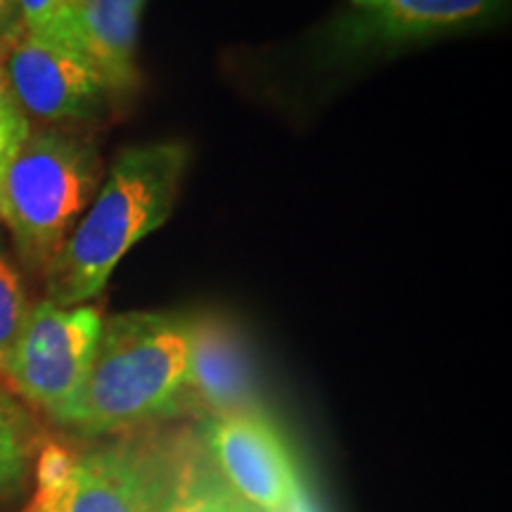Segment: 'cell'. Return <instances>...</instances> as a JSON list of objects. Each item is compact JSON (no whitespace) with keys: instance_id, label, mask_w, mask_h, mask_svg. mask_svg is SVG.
I'll return each mask as SVG.
<instances>
[{"instance_id":"obj_20","label":"cell","mask_w":512,"mask_h":512,"mask_svg":"<svg viewBox=\"0 0 512 512\" xmlns=\"http://www.w3.org/2000/svg\"><path fill=\"white\" fill-rule=\"evenodd\" d=\"M64 3H67L72 10H76V8H79V5L86 3V0H64Z\"/></svg>"},{"instance_id":"obj_4","label":"cell","mask_w":512,"mask_h":512,"mask_svg":"<svg viewBox=\"0 0 512 512\" xmlns=\"http://www.w3.org/2000/svg\"><path fill=\"white\" fill-rule=\"evenodd\" d=\"M176 441L119 434L91 446L46 439L22 512H164Z\"/></svg>"},{"instance_id":"obj_16","label":"cell","mask_w":512,"mask_h":512,"mask_svg":"<svg viewBox=\"0 0 512 512\" xmlns=\"http://www.w3.org/2000/svg\"><path fill=\"white\" fill-rule=\"evenodd\" d=\"M15 15H17V3L15 0H0V38L15 27Z\"/></svg>"},{"instance_id":"obj_13","label":"cell","mask_w":512,"mask_h":512,"mask_svg":"<svg viewBox=\"0 0 512 512\" xmlns=\"http://www.w3.org/2000/svg\"><path fill=\"white\" fill-rule=\"evenodd\" d=\"M29 311L31 304L24 278L15 261L10 259L3 235H0V361L8 356L12 344L17 342Z\"/></svg>"},{"instance_id":"obj_11","label":"cell","mask_w":512,"mask_h":512,"mask_svg":"<svg viewBox=\"0 0 512 512\" xmlns=\"http://www.w3.org/2000/svg\"><path fill=\"white\" fill-rule=\"evenodd\" d=\"M164 512H259L230 489L200 437L176 439L174 475Z\"/></svg>"},{"instance_id":"obj_3","label":"cell","mask_w":512,"mask_h":512,"mask_svg":"<svg viewBox=\"0 0 512 512\" xmlns=\"http://www.w3.org/2000/svg\"><path fill=\"white\" fill-rule=\"evenodd\" d=\"M102 178L105 164L91 138L60 128L29 133L3 171V221L31 273H48Z\"/></svg>"},{"instance_id":"obj_5","label":"cell","mask_w":512,"mask_h":512,"mask_svg":"<svg viewBox=\"0 0 512 512\" xmlns=\"http://www.w3.org/2000/svg\"><path fill=\"white\" fill-rule=\"evenodd\" d=\"M98 306H31L27 323L0 361V380L10 394L64 425L79 396L102 332Z\"/></svg>"},{"instance_id":"obj_18","label":"cell","mask_w":512,"mask_h":512,"mask_svg":"<svg viewBox=\"0 0 512 512\" xmlns=\"http://www.w3.org/2000/svg\"><path fill=\"white\" fill-rule=\"evenodd\" d=\"M354 3H356L358 8H361L363 12H368V15H370V12H375L377 8H380L382 0H354Z\"/></svg>"},{"instance_id":"obj_1","label":"cell","mask_w":512,"mask_h":512,"mask_svg":"<svg viewBox=\"0 0 512 512\" xmlns=\"http://www.w3.org/2000/svg\"><path fill=\"white\" fill-rule=\"evenodd\" d=\"M188 164L183 143L121 152L43 275L50 302L79 306L98 297L121 259L174 214Z\"/></svg>"},{"instance_id":"obj_14","label":"cell","mask_w":512,"mask_h":512,"mask_svg":"<svg viewBox=\"0 0 512 512\" xmlns=\"http://www.w3.org/2000/svg\"><path fill=\"white\" fill-rule=\"evenodd\" d=\"M19 24L29 34L74 46V10L64 0H15ZM79 50V48H76Z\"/></svg>"},{"instance_id":"obj_9","label":"cell","mask_w":512,"mask_h":512,"mask_svg":"<svg viewBox=\"0 0 512 512\" xmlns=\"http://www.w3.org/2000/svg\"><path fill=\"white\" fill-rule=\"evenodd\" d=\"M145 0H86L74 10V43L102 79L112 95L136 91L138 34Z\"/></svg>"},{"instance_id":"obj_19","label":"cell","mask_w":512,"mask_h":512,"mask_svg":"<svg viewBox=\"0 0 512 512\" xmlns=\"http://www.w3.org/2000/svg\"><path fill=\"white\" fill-rule=\"evenodd\" d=\"M0 221H3V174H0Z\"/></svg>"},{"instance_id":"obj_7","label":"cell","mask_w":512,"mask_h":512,"mask_svg":"<svg viewBox=\"0 0 512 512\" xmlns=\"http://www.w3.org/2000/svg\"><path fill=\"white\" fill-rule=\"evenodd\" d=\"M200 441L230 489L259 512H290L304 494L290 446L266 411L204 420Z\"/></svg>"},{"instance_id":"obj_8","label":"cell","mask_w":512,"mask_h":512,"mask_svg":"<svg viewBox=\"0 0 512 512\" xmlns=\"http://www.w3.org/2000/svg\"><path fill=\"white\" fill-rule=\"evenodd\" d=\"M204 420L240 413H261L254 358L233 320L221 313L190 316V354L181 413Z\"/></svg>"},{"instance_id":"obj_12","label":"cell","mask_w":512,"mask_h":512,"mask_svg":"<svg viewBox=\"0 0 512 512\" xmlns=\"http://www.w3.org/2000/svg\"><path fill=\"white\" fill-rule=\"evenodd\" d=\"M43 441L27 408L0 387V501L15 496L27 484Z\"/></svg>"},{"instance_id":"obj_6","label":"cell","mask_w":512,"mask_h":512,"mask_svg":"<svg viewBox=\"0 0 512 512\" xmlns=\"http://www.w3.org/2000/svg\"><path fill=\"white\" fill-rule=\"evenodd\" d=\"M5 72L19 110L43 124L86 121L114 98L81 50L29 34L19 24L0 38Z\"/></svg>"},{"instance_id":"obj_10","label":"cell","mask_w":512,"mask_h":512,"mask_svg":"<svg viewBox=\"0 0 512 512\" xmlns=\"http://www.w3.org/2000/svg\"><path fill=\"white\" fill-rule=\"evenodd\" d=\"M505 0H382L368 29L382 41H418L484 22Z\"/></svg>"},{"instance_id":"obj_2","label":"cell","mask_w":512,"mask_h":512,"mask_svg":"<svg viewBox=\"0 0 512 512\" xmlns=\"http://www.w3.org/2000/svg\"><path fill=\"white\" fill-rule=\"evenodd\" d=\"M190 316L117 313L102 323L95 356L64 430L102 439L181 415Z\"/></svg>"},{"instance_id":"obj_17","label":"cell","mask_w":512,"mask_h":512,"mask_svg":"<svg viewBox=\"0 0 512 512\" xmlns=\"http://www.w3.org/2000/svg\"><path fill=\"white\" fill-rule=\"evenodd\" d=\"M290 512H320V510L316 508V503L311 501V496L306 494V489H304V494L297 498V503H294V508Z\"/></svg>"},{"instance_id":"obj_15","label":"cell","mask_w":512,"mask_h":512,"mask_svg":"<svg viewBox=\"0 0 512 512\" xmlns=\"http://www.w3.org/2000/svg\"><path fill=\"white\" fill-rule=\"evenodd\" d=\"M31 126L27 114L19 110L15 95H12L8 72H5L3 50H0V174L15 152L22 147L24 140L29 138Z\"/></svg>"}]
</instances>
